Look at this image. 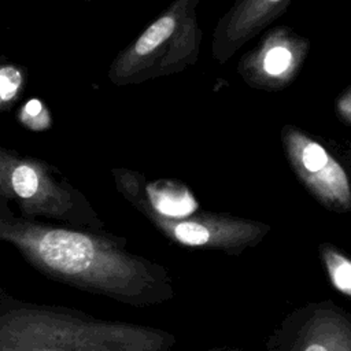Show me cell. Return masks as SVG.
Segmentation results:
<instances>
[{"mask_svg":"<svg viewBox=\"0 0 351 351\" xmlns=\"http://www.w3.org/2000/svg\"><path fill=\"white\" fill-rule=\"evenodd\" d=\"M335 112L343 123L351 126V84L344 88L336 97Z\"/></svg>","mask_w":351,"mask_h":351,"instance_id":"4fadbf2b","label":"cell"},{"mask_svg":"<svg viewBox=\"0 0 351 351\" xmlns=\"http://www.w3.org/2000/svg\"><path fill=\"white\" fill-rule=\"evenodd\" d=\"M27 71L15 63L0 62V112L8 111L23 95Z\"/></svg>","mask_w":351,"mask_h":351,"instance_id":"8fae6325","label":"cell"},{"mask_svg":"<svg viewBox=\"0 0 351 351\" xmlns=\"http://www.w3.org/2000/svg\"><path fill=\"white\" fill-rule=\"evenodd\" d=\"M292 0H234L218 19L211 41V55L228 62L241 47L278 19Z\"/></svg>","mask_w":351,"mask_h":351,"instance_id":"9c48e42d","label":"cell"},{"mask_svg":"<svg viewBox=\"0 0 351 351\" xmlns=\"http://www.w3.org/2000/svg\"><path fill=\"white\" fill-rule=\"evenodd\" d=\"M0 243L56 282L132 307L163 304L176 292L167 267L133 252L125 237L15 217L4 202Z\"/></svg>","mask_w":351,"mask_h":351,"instance_id":"6da1fadb","label":"cell"},{"mask_svg":"<svg viewBox=\"0 0 351 351\" xmlns=\"http://www.w3.org/2000/svg\"><path fill=\"white\" fill-rule=\"evenodd\" d=\"M266 351H351V311L330 299L285 314L269 335Z\"/></svg>","mask_w":351,"mask_h":351,"instance_id":"52a82bcc","label":"cell"},{"mask_svg":"<svg viewBox=\"0 0 351 351\" xmlns=\"http://www.w3.org/2000/svg\"><path fill=\"white\" fill-rule=\"evenodd\" d=\"M85 1H92V0H85Z\"/></svg>","mask_w":351,"mask_h":351,"instance_id":"2e32d148","label":"cell"},{"mask_svg":"<svg viewBox=\"0 0 351 351\" xmlns=\"http://www.w3.org/2000/svg\"><path fill=\"white\" fill-rule=\"evenodd\" d=\"M19 122L32 130H45L51 126V112L43 101L32 99L18 111Z\"/></svg>","mask_w":351,"mask_h":351,"instance_id":"7c38bea8","label":"cell"},{"mask_svg":"<svg viewBox=\"0 0 351 351\" xmlns=\"http://www.w3.org/2000/svg\"><path fill=\"white\" fill-rule=\"evenodd\" d=\"M310 47V40L289 26H274L239 59L236 71L250 88L277 92L296 80Z\"/></svg>","mask_w":351,"mask_h":351,"instance_id":"ba28073f","label":"cell"},{"mask_svg":"<svg viewBox=\"0 0 351 351\" xmlns=\"http://www.w3.org/2000/svg\"><path fill=\"white\" fill-rule=\"evenodd\" d=\"M147 221L170 243L197 250L241 255L256 247L270 232L266 222L225 213L195 211L185 217H163L147 208H138Z\"/></svg>","mask_w":351,"mask_h":351,"instance_id":"5b68a950","label":"cell"},{"mask_svg":"<svg viewBox=\"0 0 351 351\" xmlns=\"http://www.w3.org/2000/svg\"><path fill=\"white\" fill-rule=\"evenodd\" d=\"M318 256L330 285L351 300V256L329 241L318 244Z\"/></svg>","mask_w":351,"mask_h":351,"instance_id":"30bf717a","label":"cell"},{"mask_svg":"<svg viewBox=\"0 0 351 351\" xmlns=\"http://www.w3.org/2000/svg\"><path fill=\"white\" fill-rule=\"evenodd\" d=\"M200 0H173L111 62L107 77L117 86L137 85L196 64L203 41Z\"/></svg>","mask_w":351,"mask_h":351,"instance_id":"3957f363","label":"cell"},{"mask_svg":"<svg viewBox=\"0 0 351 351\" xmlns=\"http://www.w3.org/2000/svg\"><path fill=\"white\" fill-rule=\"evenodd\" d=\"M343 158L346 159V162L348 163V166L351 167V141H346L344 147H343Z\"/></svg>","mask_w":351,"mask_h":351,"instance_id":"5bb4252c","label":"cell"},{"mask_svg":"<svg viewBox=\"0 0 351 351\" xmlns=\"http://www.w3.org/2000/svg\"><path fill=\"white\" fill-rule=\"evenodd\" d=\"M0 202L14 203L21 217L103 232V219L59 169L0 144Z\"/></svg>","mask_w":351,"mask_h":351,"instance_id":"277c9868","label":"cell"},{"mask_svg":"<svg viewBox=\"0 0 351 351\" xmlns=\"http://www.w3.org/2000/svg\"><path fill=\"white\" fill-rule=\"evenodd\" d=\"M169 330L58 304L0 298V351H171Z\"/></svg>","mask_w":351,"mask_h":351,"instance_id":"7a4b0ae2","label":"cell"},{"mask_svg":"<svg viewBox=\"0 0 351 351\" xmlns=\"http://www.w3.org/2000/svg\"><path fill=\"white\" fill-rule=\"evenodd\" d=\"M287 160L304 189L325 210L351 213V174L318 140L295 125L280 132Z\"/></svg>","mask_w":351,"mask_h":351,"instance_id":"8992f818","label":"cell"},{"mask_svg":"<svg viewBox=\"0 0 351 351\" xmlns=\"http://www.w3.org/2000/svg\"><path fill=\"white\" fill-rule=\"evenodd\" d=\"M203 351H243V350L237 348V347H214V348H208V350H203Z\"/></svg>","mask_w":351,"mask_h":351,"instance_id":"9a60e30c","label":"cell"}]
</instances>
